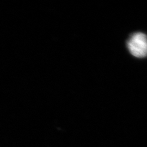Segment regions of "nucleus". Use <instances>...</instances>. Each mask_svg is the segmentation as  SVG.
Segmentation results:
<instances>
[{"mask_svg": "<svg viewBox=\"0 0 147 147\" xmlns=\"http://www.w3.org/2000/svg\"><path fill=\"white\" fill-rule=\"evenodd\" d=\"M127 47L132 56L137 58L147 57V36L142 32L132 34L127 40Z\"/></svg>", "mask_w": 147, "mask_h": 147, "instance_id": "f257e3e1", "label": "nucleus"}]
</instances>
